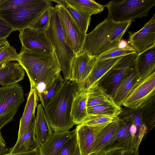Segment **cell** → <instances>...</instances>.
<instances>
[{"label":"cell","mask_w":155,"mask_h":155,"mask_svg":"<svg viewBox=\"0 0 155 155\" xmlns=\"http://www.w3.org/2000/svg\"><path fill=\"white\" fill-rule=\"evenodd\" d=\"M130 46V45H129L127 41L122 39L120 40L117 45V46L119 48L122 49L127 48Z\"/></svg>","instance_id":"obj_42"},{"label":"cell","mask_w":155,"mask_h":155,"mask_svg":"<svg viewBox=\"0 0 155 155\" xmlns=\"http://www.w3.org/2000/svg\"><path fill=\"white\" fill-rule=\"evenodd\" d=\"M87 91V107L105 103L114 102L112 97L97 82L89 87Z\"/></svg>","instance_id":"obj_27"},{"label":"cell","mask_w":155,"mask_h":155,"mask_svg":"<svg viewBox=\"0 0 155 155\" xmlns=\"http://www.w3.org/2000/svg\"><path fill=\"white\" fill-rule=\"evenodd\" d=\"M36 0H0V10L15 8L35 2Z\"/></svg>","instance_id":"obj_37"},{"label":"cell","mask_w":155,"mask_h":155,"mask_svg":"<svg viewBox=\"0 0 155 155\" xmlns=\"http://www.w3.org/2000/svg\"><path fill=\"white\" fill-rule=\"evenodd\" d=\"M128 43L138 54L155 46V13L140 30L129 32Z\"/></svg>","instance_id":"obj_13"},{"label":"cell","mask_w":155,"mask_h":155,"mask_svg":"<svg viewBox=\"0 0 155 155\" xmlns=\"http://www.w3.org/2000/svg\"><path fill=\"white\" fill-rule=\"evenodd\" d=\"M94 155H105V153H98Z\"/></svg>","instance_id":"obj_45"},{"label":"cell","mask_w":155,"mask_h":155,"mask_svg":"<svg viewBox=\"0 0 155 155\" xmlns=\"http://www.w3.org/2000/svg\"><path fill=\"white\" fill-rule=\"evenodd\" d=\"M73 131L54 132L38 149V155H60L63 147L72 137Z\"/></svg>","instance_id":"obj_18"},{"label":"cell","mask_w":155,"mask_h":155,"mask_svg":"<svg viewBox=\"0 0 155 155\" xmlns=\"http://www.w3.org/2000/svg\"><path fill=\"white\" fill-rule=\"evenodd\" d=\"M35 117L33 119L27 130L20 138L17 139L15 145L9 149V153H25L38 149L40 146L35 134Z\"/></svg>","instance_id":"obj_21"},{"label":"cell","mask_w":155,"mask_h":155,"mask_svg":"<svg viewBox=\"0 0 155 155\" xmlns=\"http://www.w3.org/2000/svg\"><path fill=\"white\" fill-rule=\"evenodd\" d=\"M122 118L124 121L123 125L98 153H105L118 150L133 151L134 136L131 133L130 128L133 121L129 116L125 114Z\"/></svg>","instance_id":"obj_12"},{"label":"cell","mask_w":155,"mask_h":155,"mask_svg":"<svg viewBox=\"0 0 155 155\" xmlns=\"http://www.w3.org/2000/svg\"><path fill=\"white\" fill-rule=\"evenodd\" d=\"M134 68L139 82L155 71V46L137 54L135 59Z\"/></svg>","instance_id":"obj_17"},{"label":"cell","mask_w":155,"mask_h":155,"mask_svg":"<svg viewBox=\"0 0 155 155\" xmlns=\"http://www.w3.org/2000/svg\"><path fill=\"white\" fill-rule=\"evenodd\" d=\"M8 150L0 130V155H5L7 154Z\"/></svg>","instance_id":"obj_40"},{"label":"cell","mask_w":155,"mask_h":155,"mask_svg":"<svg viewBox=\"0 0 155 155\" xmlns=\"http://www.w3.org/2000/svg\"><path fill=\"white\" fill-rule=\"evenodd\" d=\"M124 123L122 118L119 117L109 123L100 133L96 140L90 155H94L101 152L104 147L115 135Z\"/></svg>","instance_id":"obj_23"},{"label":"cell","mask_w":155,"mask_h":155,"mask_svg":"<svg viewBox=\"0 0 155 155\" xmlns=\"http://www.w3.org/2000/svg\"><path fill=\"white\" fill-rule=\"evenodd\" d=\"M64 80L61 75L41 92L38 94L41 104L45 108L50 102L61 88Z\"/></svg>","instance_id":"obj_30"},{"label":"cell","mask_w":155,"mask_h":155,"mask_svg":"<svg viewBox=\"0 0 155 155\" xmlns=\"http://www.w3.org/2000/svg\"><path fill=\"white\" fill-rule=\"evenodd\" d=\"M8 41L6 40V38H3L0 39V45L2 44H3L7 41Z\"/></svg>","instance_id":"obj_44"},{"label":"cell","mask_w":155,"mask_h":155,"mask_svg":"<svg viewBox=\"0 0 155 155\" xmlns=\"http://www.w3.org/2000/svg\"><path fill=\"white\" fill-rule=\"evenodd\" d=\"M110 123L92 126L78 125L75 130L81 155L90 154L99 134Z\"/></svg>","instance_id":"obj_14"},{"label":"cell","mask_w":155,"mask_h":155,"mask_svg":"<svg viewBox=\"0 0 155 155\" xmlns=\"http://www.w3.org/2000/svg\"><path fill=\"white\" fill-rule=\"evenodd\" d=\"M18 55L16 49L9 44L0 52V65L13 61H17Z\"/></svg>","instance_id":"obj_36"},{"label":"cell","mask_w":155,"mask_h":155,"mask_svg":"<svg viewBox=\"0 0 155 155\" xmlns=\"http://www.w3.org/2000/svg\"><path fill=\"white\" fill-rule=\"evenodd\" d=\"M58 9L67 44L75 55L82 52L86 35L83 33L66 9L58 4Z\"/></svg>","instance_id":"obj_9"},{"label":"cell","mask_w":155,"mask_h":155,"mask_svg":"<svg viewBox=\"0 0 155 155\" xmlns=\"http://www.w3.org/2000/svg\"><path fill=\"white\" fill-rule=\"evenodd\" d=\"M17 61L26 72L31 87L38 94L60 75V67L54 52L34 51L22 47Z\"/></svg>","instance_id":"obj_1"},{"label":"cell","mask_w":155,"mask_h":155,"mask_svg":"<svg viewBox=\"0 0 155 155\" xmlns=\"http://www.w3.org/2000/svg\"><path fill=\"white\" fill-rule=\"evenodd\" d=\"M37 107L35 131L36 138L41 147L46 143L53 133L46 118L42 105L39 104Z\"/></svg>","instance_id":"obj_22"},{"label":"cell","mask_w":155,"mask_h":155,"mask_svg":"<svg viewBox=\"0 0 155 155\" xmlns=\"http://www.w3.org/2000/svg\"><path fill=\"white\" fill-rule=\"evenodd\" d=\"M77 89L75 82L64 80L57 94L44 108L46 118L52 130L54 132L69 130L75 125L71 112Z\"/></svg>","instance_id":"obj_2"},{"label":"cell","mask_w":155,"mask_h":155,"mask_svg":"<svg viewBox=\"0 0 155 155\" xmlns=\"http://www.w3.org/2000/svg\"><path fill=\"white\" fill-rule=\"evenodd\" d=\"M71 6L79 12L91 15L103 11L104 5L92 0H66Z\"/></svg>","instance_id":"obj_28"},{"label":"cell","mask_w":155,"mask_h":155,"mask_svg":"<svg viewBox=\"0 0 155 155\" xmlns=\"http://www.w3.org/2000/svg\"><path fill=\"white\" fill-rule=\"evenodd\" d=\"M38 149H36L28 152L15 154H11L8 153L5 155H38Z\"/></svg>","instance_id":"obj_41"},{"label":"cell","mask_w":155,"mask_h":155,"mask_svg":"<svg viewBox=\"0 0 155 155\" xmlns=\"http://www.w3.org/2000/svg\"><path fill=\"white\" fill-rule=\"evenodd\" d=\"M97 61L96 56L85 52L76 55L72 63L70 80L77 84L84 81L90 74Z\"/></svg>","instance_id":"obj_15"},{"label":"cell","mask_w":155,"mask_h":155,"mask_svg":"<svg viewBox=\"0 0 155 155\" xmlns=\"http://www.w3.org/2000/svg\"><path fill=\"white\" fill-rule=\"evenodd\" d=\"M36 90L31 87L23 114L20 121L18 138H20L27 130L35 117V111L39 100Z\"/></svg>","instance_id":"obj_20"},{"label":"cell","mask_w":155,"mask_h":155,"mask_svg":"<svg viewBox=\"0 0 155 155\" xmlns=\"http://www.w3.org/2000/svg\"><path fill=\"white\" fill-rule=\"evenodd\" d=\"M24 101L23 90L18 83L0 87V130L13 120Z\"/></svg>","instance_id":"obj_7"},{"label":"cell","mask_w":155,"mask_h":155,"mask_svg":"<svg viewBox=\"0 0 155 155\" xmlns=\"http://www.w3.org/2000/svg\"><path fill=\"white\" fill-rule=\"evenodd\" d=\"M123 57L97 60L87 78L83 82L77 84V91L87 90L90 86L98 82Z\"/></svg>","instance_id":"obj_16"},{"label":"cell","mask_w":155,"mask_h":155,"mask_svg":"<svg viewBox=\"0 0 155 155\" xmlns=\"http://www.w3.org/2000/svg\"><path fill=\"white\" fill-rule=\"evenodd\" d=\"M13 31V28L0 17V39L7 38Z\"/></svg>","instance_id":"obj_38"},{"label":"cell","mask_w":155,"mask_h":155,"mask_svg":"<svg viewBox=\"0 0 155 155\" xmlns=\"http://www.w3.org/2000/svg\"><path fill=\"white\" fill-rule=\"evenodd\" d=\"M155 5V0H113L104 6L108 10L107 18L122 22L148 16Z\"/></svg>","instance_id":"obj_6"},{"label":"cell","mask_w":155,"mask_h":155,"mask_svg":"<svg viewBox=\"0 0 155 155\" xmlns=\"http://www.w3.org/2000/svg\"><path fill=\"white\" fill-rule=\"evenodd\" d=\"M25 71L22 67L16 62H9L0 65V85L7 86L21 81Z\"/></svg>","instance_id":"obj_19"},{"label":"cell","mask_w":155,"mask_h":155,"mask_svg":"<svg viewBox=\"0 0 155 155\" xmlns=\"http://www.w3.org/2000/svg\"><path fill=\"white\" fill-rule=\"evenodd\" d=\"M119 117L99 115H88L82 124L88 126H96L111 122Z\"/></svg>","instance_id":"obj_35"},{"label":"cell","mask_w":155,"mask_h":155,"mask_svg":"<svg viewBox=\"0 0 155 155\" xmlns=\"http://www.w3.org/2000/svg\"><path fill=\"white\" fill-rule=\"evenodd\" d=\"M138 82V76L134 68L116 89L112 97L114 102L120 106L122 105L133 87Z\"/></svg>","instance_id":"obj_25"},{"label":"cell","mask_w":155,"mask_h":155,"mask_svg":"<svg viewBox=\"0 0 155 155\" xmlns=\"http://www.w3.org/2000/svg\"><path fill=\"white\" fill-rule=\"evenodd\" d=\"M105 155H139L138 149H134L133 151H127L123 150H118L108 152Z\"/></svg>","instance_id":"obj_39"},{"label":"cell","mask_w":155,"mask_h":155,"mask_svg":"<svg viewBox=\"0 0 155 155\" xmlns=\"http://www.w3.org/2000/svg\"><path fill=\"white\" fill-rule=\"evenodd\" d=\"M122 111L120 106L114 102L105 103L87 107L88 115H99L117 117Z\"/></svg>","instance_id":"obj_29"},{"label":"cell","mask_w":155,"mask_h":155,"mask_svg":"<svg viewBox=\"0 0 155 155\" xmlns=\"http://www.w3.org/2000/svg\"><path fill=\"white\" fill-rule=\"evenodd\" d=\"M155 95L140 107L143 124L147 129V133L155 126Z\"/></svg>","instance_id":"obj_31"},{"label":"cell","mask_w":155,"mask_h":155,"mask_svg":"<svg viewBox=\"0 0 155 155\" xmlns=\"http://www.w3.org/2000/svg\"><path fill=\"white\" fill-rule=\"evenodd\" d=\"M155 72L138 82L133 87L122 105L131 109L141 107L155 95Z\"/></svg>","instance_id":"obj_10"},{"label":"cell","mask_w":155,"mask_h":155,"mask_svg":"<svg viewBox=\"0 0 155 155\" xmlns=\"http://www.w3.org/2000/svg\"><path fill=\"white\" fill-rule=\"evenodd\" d=\"M73 135L66 143L60 155H81L75 129Z\"/></svg>","instance_id":"obj_34"},{"label":"cell","mask_w":155,"mask_h":155,"mask_svg":"<svg viewBox=\"0 0 155 155\" xmlns=\"http://www.w3.org/2000/svg\"><path fill=\"white\" fill-rule=\"evenodd\" d=\"M9 44L8 41L0 45V52L4 49Z\"/></svg>","instance_id":"obj_43"},{"label":"cell","mask_w":155,"mask_h":155,"mask_svg":"<svg viewBox=\"0 0 155 155\" xmlns=\"http://www.w3.org/2000/svg\"><path fill=\"white\" fill-rule=\"evenodd\" d=\"M52 7V6L48 8L29 27L45 32L50 25Z\"/></svg>","instance_id":"obj_33"},{"label":"cell","mask_w":155,"mask_h":155,"mask_svg":"<svg viewBox=\"0 0 155 155\" xmlns=\"http://www.w3.org/2000/svg\"><path fill=\"white\" fill-rule=\"evenodd\" d=\"M87 90L77 91L74 99L71 108V116L75 124H82L88 115Z\"/></svg>","instance_id":"obj_24"},{"label":"cell","mask_w":155,"mask_h":155,"mask_svg":"<svg viewBox=\"0 0 155 155\" xmlns=\"http://www.w3.org/2000/svg\"><path fill=\"white\" fill-rule=\"evenodd\" d=\"M132 22H117L106 18L86 34L82 52L96 56L117 45Z\"/></svg>","instance_id":"obj_3"},{"label":"cell","mask_w":155,"mask_h":155,"mask_svg":"<svg viewBox=\"0 0 155 155\" xmlns=\"http://www.w3.org/2000/svg\"><path fill=\"white\" fill-rule=\"evenodd\" d=\"M137 53L130 45L128 48L122 49L117 45L96 56L97 61L123 57L130 54Z\"/></svg>","instance_id":"obj_32"},{"label":"cell","mask_w":155,"mask_h":155,"mask_svg":"<svg viewBox=\"0 0 155 155\" xmlns=\"http://www.w3.org/2000/svg\"><path fill=\"white\" fill-rule=\"evenodd\" d=\"M137 54L123 57L97 82L112 98L117 87L134 69V60Z\"/></svg>","instance_id":"obj_8"},{"label":"cell","mask_w":155,"mask_h":155,"mask_svg":"<svg viewBox=\"0 0 155 155\" xmlns=\"http://www.w3.org/2000/svg\"><path fill=\"white\" fill-rule=\"evenodd\" d=\"M52 8L50 25L45 32L53 48L64 80H69L71 77L72 62L76 55L66 42L56 6Z\"/></svg>","instance_id":"obj_4"},{"label":"cell","mask_w":155,"mask_h":155,"mask_svg":"<svg viewBox=\"0 0 155 155\" xmlns=\"http://www.w3.org/2000/svg\"><path fill=\"white\" fill-rule=\"evenodd\" d=\"M51 2L57 3L64 8L77 24L81 30L85 34L90 25L91 16L78 11L74 8L66 0H54Z\"/></svg>","instance_id":"obj_26"},{"label":"cell","mask_w":155,"mask_h":155,"mask_svg":"<svg viewBox=\"0 0 155 155\" xmlns=\"http://www.w3.org/2000/svg\"><path fill=\"white\" fill-rule=\"evenodd\" d=\"M19 37L22 47L25 49L44 53L54 52L45 32L28 27L19 31Z\"/></svg>","instance_id":"obj_11"},{"label":"cell","mask_w":155,"mask_h":155,"mask_svg":"<svg viewBox=\"0 0 155 155\" xmlns=\"http://www.w3.org/2000/svg\"><path fill=\"white\" fill-rule=\"evenodd\" d=\"M52 5L51 0H36L16 8L0 10V17L13 28V31H20L29 27Z\"/></svg>","instance_id":"obj_5"}]
</instances>
